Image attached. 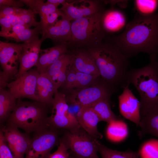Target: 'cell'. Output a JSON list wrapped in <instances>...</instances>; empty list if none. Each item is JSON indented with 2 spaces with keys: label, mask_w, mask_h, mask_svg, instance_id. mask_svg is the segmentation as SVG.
<instances>
[{
  "label": "cell",
  "mask_w": 158,
  "mask_h": 158,
  "mask_svg": "<svg viewBox=\"0 0 158 158\" xmlns=\"http://www.w3.org/2000/svg\"><path fill=\"white\" fill-rule=\"evenodd\" d=\"M101 23L107 35L118 33L124 30L127 24L124 13L121 10L113 8L103 11Z\"/></svg>",
  "instance_id": "obj_17"
},
{
  "label": "cell",
  "mask_w": 158,
  "mask_h": 158,
  "mask_svg": "<svg viewBox=\"0 0 158 158\" xmlns=\"http://www.w3.org/2000/svg\"><path fill=\"white\" fill-rule=\"evenodd\" d=\"M43 40L39 38L24 44L20 61L19 71L16 77H18L35 66L38 61L41 46Z\"/></svg>",
  "instance_id": "obj_16"
},
{
  "label": "cell",
  "mask_w": 158,
  "mask_h": 158,
  "mask_svg": "<svg viewBox=\"0 0 158 158\" xmlns=\"http://www.w3.org/2000/svg\"><path fill=\"white\" fill-rule=\"evenodd\" d=\"M68 149L61 138L57 150L49 156L48 158H70Z\"/></svg>",
  "instance_id": "obj_36"
},
{
  "label": "cell",
  "mask_w": 158,
  "mask_h": 158,
  "mask_svg": "<svg viewBox=\"0 0 158 158\" xmlns=\"http://www.w3.org/2000/svg\"><path fill=\"white\" fill-rule=\"evenodd\" d=\"M83 48L94 59L103 80L116 88L123 89L129 86L127 80L129 58L116 46L109 42H102Z\"/></svg>",
  "instance_id": "obj_2"
},
{
  "label": "cell",
  "mask_w": 158,
  "mask_h": 158,
  "mask_svg": "<svg viewBox=\"0 0 158 158\" xmlns=\"http://www.w3.org/2000/svg\"><path fill=\"white\" fill-rule=\"evenodd\" d=\"M139 152L141 158H158V140L151 139L146 142Z\"/></svg>",
  "instance_id": "obj_32"
},
{
  "label": "cell",
  "mask_w": 158,
  "mask_h": 158,
  "mask_svg": "<svg viewBox=\"0 0 158 158\" xmlns=\"http://www.w3.org/2000/svg\"><path fill=\"white\" fill-rule=\"evenodd\" d=\"M40 74L37 69H30L14 81L8 83L9 91L17 99L28 98L38 101L36 95L37 78Z\"/></svg>",
  "instance_id": "obj_11"
},
{
  "label": "cell",
  "mask_w": 158,
  "mask_h": 158,
  "mask_svg": "<svg viewBox=\"0 0 158 158\" xmlns=\"http://www.w3.org/2000/svg\"><path fill=\"white\" fill-rule=\"evenodd\" d=\"M66 0H48L46 2L52 4L57 6H58L59 5H62L65 3Z\"/></svg>",
  "instance_id": "obj_40"
},
{
  "label": "cell",
  "mask_w": 158,
  "mask_h": 158,
  "mask_svg": "<svg viewBox=\"0 0 158 158\" xmlns=\"http://www.w3.org/2000/svg\"><path fill=\"white\" fill-rule=\"evenodd\" d=\"M98 78L77 71L70 65L66 80L61 87L68 93L94 85Z\"/></svg>",
  "instance_id": "obj_20"
},
{
  "label": "cell",
  "mask_w": 158,
  "mask_h": 158,
  "mask_svg": "<svg viewBox=\"0 0 158 158\" xmlns=\"http://www.w3.org/2000/svg\"><path fill=\"white\" fill-rule=\"evenodd\" d=\"M0 129L14 158H25L30 142L29 135L22 133L17 128L6 125Z\"/></svg>",
  "instance_id": "obj_13"
},
{
  "label": "cell",
  "mask_w": 158,
  "mask_h": 158,
  "mask_svg": "<svg viewBox=\"0 0 158 158\" xmlns=\"http://www.w3.org/2000/svg\"><path fill=\"white\" fill-rule=\"evenodd\" d=\"M71 56L69 51L61 56L47 70L45 73L50 79L70 64Z\"/></svg>",
  "instance_id": "obj_31"
},
{
  "label": "cell",
  "mask_w": 158,
  "mask_h": 158,
  "mask_svg": "<svg viewBox=\"0 0 158 158\" xmlns=\"http://www.w3.org/2000/svg\"><path fill=\"white\" fill-rule=\"evenodd\" d=\"M0 158H14L2 130H0Z\"/></svg>",
  "instance_id": "obj_35"
},
{
  "label": "cell",
  "mask_w": 158,
  "mask_h": 158,
  "mask_svg": "<svg viewBox=\"0 0 158 158\" xmlns=\"http://www.w3.org/2000/svg\"><path fill=\"white\" fill-rule=\"evenodd\" d=\"M0 24L1 27L0 32H6L12 27L10 20L5 17H0Z\"/></svg>",
  "instance_id": "obj_39"
},
{
  "label": "cell",
  "mask_w": 158,
  "mask_h": 158,
  "mask_svg": "<svg viewBox=\"0 0 158 158\" xmlns=\"http://www.w3.org/2000/svg\"><path fill=\"white\" fill-rule=\"evenodd\" d=\"M17 99L9 90L0 89V122L1 124L6 122L15 109Z\"/></svg>",
  "instance_id": "obj_25"
},
{
  "label": "cell",
  "mask_w": 158,
  "mask_h": 158,
  "mask_svg": "<svg viewBox=\"0 0 158 158\" xmlns=\"http://www.w3.org/2000/svg\"><path fill=\"white\" fill-rule=\"evenodd\" d=\"M76 118L80 126L89 135L97 139L102 138V135L97 128L98 124L101 121L100 119L90 107H81Z\"/></svg>",
  "instance_id": "obj_21"
},
{
  "label": "cell",
  "mask_w": 158,
  "mask_h": 158,
  "mask_svg": "<svg viewBox=\"0 0 158 158\" xmlns=\"http://www.w3.org/2000/svg\"><path fill=\"white\" fill-rule=\"evenodd\" d=\"M59 131L49 127L33 133L25 158H48L52 149L59 144Z\"/></svg>",
  "instance_id": "obj_10"
},
{
  "label": "cell",
  "mask_w": 158,
  "mask_h": 158,
  "mask_svg": "<svg viewBox=\"0 0 158 158\" xmlns=\"http://www.w3.org/2000/svg\"><path fill=\"white\" fill-rule=\"evenodd\" d=\"M35 14H39L40 18L53 13L58 9L57 6L51 4L44 3L42 0H21Z\"/></svg>",
  "instance_id": "obj_28"
},
{
  "label": "cell",
  "mask_w": 158,
  "mask_h": 158,
  "mask_svg": "<svg viewBox=\"0 0 158 158\" xmlns=\"http://www.w3.org/2000/svg\"><path fill=\"white\" fill-rule=\"evenodd\" d=\"M42 32L40 25L33 29L18 25L13 26L6 32H0V35L8 40L28 43L39 38V35Z\"/></svg>",
  "instance_id": "obj_22"
},
{
  "label": "cell",
  "mask_w": 158,
  "mask_h": 158,
  "mask_svg": "<svg viewBox=\"0 0 158 158\" xmlns=\"http://www.w3.org/2000/svg\"><path fill=\"white\" fill-rule=\"evenodd\" d=\"M116 90L117 88L102 79L92 85L68 92L66 96L67 103L71 105L80 108L90 107L99 100L110 98Z\"/></svg>",
  "instance_id": "obj_7"
},
{
  "label": "cell",
  "mask_w": 158,
  "mask_h": 158,
  "mask_svg": "<svg viewBox=\"0 0 158 158\" xmlns=\"http://www.w3.org/2000/svg\"><path fill=\"white\" fill-rule=\"evenodd\" d=\"M98 152L102 158H139V152H121L111 149L100 143Z\"/></svg>",
  "instance_id": "obj_29"
},
{
  "label": "cell",
  "mask_w": 158,
  "mask_h": 158,
  "mask_svg": "<svg viewBox=\"0 0 158 158\" xmlns=\"http://www.w3.org/2000/svg\"><path fill=\"white\" fill-rule=\"evenodd\" d=\"M24 44L0 41V63L3 69L0 73V88L4 89L8 80L18 74Z\"/></svg>",
  "instance_id": "obj_8"
},
{
  "label": "cell",
  "mask_w": 158,
  "mask_h": 158,
  "mask_svg": "<svg viewBox=\"0 0 158 158\" xmlns=\"http://www.w3.org/2000/svg\"><path fill=\"white\" fill-rule=\"evenodd\" d=\"M71 22L65 15L42 35L41 39L43 41L50 39L55 45L64 43L69 44L71 39Z\"/></svg>",
  "instance_id": "obj_18"
},
{
  "label": "cell",
  "mask_w": 158,
  "mask_h": 158,
  "mask_svg": "<svg viewBox=\"0 0 158 158\" xmlns=\"http://www.w3.org/2000/svg\"><path fill=\"white\" fill-rule=\"evenodd\" d=\"M134 4L137 15L148 16L155 13L158 6V0H136Z\"/></svg>",
  "instance_id": "obj_30"
},
{
  "label": "cell",
  "mask_w": 158,
  "mask_h": 158,
  "mask_svg": "<svg viewBox=\"0 0 158 158\" xmlns=\"http://www.w3.org/2000/svg\"><path fill=\"white\" fill-rule=\"evenodd\" d=\"M105 10L71 22V39L69 48L90 47L102 42L107 35L101 23L102 15Z\"/></svg>",
  "instance_id": "obj_5"
},
{
  "label": "cell",
  "mask_w": 158,
  "mask_h": 158,
  "mask_svg": "<svg viewBox=\"0 0 158 158\" xmlns=\"http://www.w3.org/2000/svg\"><path fill=\"white\" fill-rule=\"evenodd\" d=\"M64 15L63 12L58 9L56 11L41 18L40 22L42 30V35L45 33L49 28L56 23L58 20V19L59 17L61 16L62 17Z\"/></svg>",
  "instance_id": "obj_33"
},
{
  "label": "cell",
  "mask_w": 158,
  "mask_h": 158,
  "mask_svg": "<svg viewBox=\"0 0 158 158\" xmlns=\"http://www.w3.org/2000/svg\"><path fill=\"white\" fill-rule=\"evenodd\" d=\"M35 15L29 9H25L20 8L16 16L23 21L27 27L30 28L31 26L35 27L40 25V22L36 21Z\"/></svg>",
  "instance_id": "obj_34"
},
{
  "label": "cell",
  "mask_w": 158,
  "mask_h": 158,
  "mask_svg": "<svg viewBox=\"0 0 158 158\" xmlns=\"http://www.w3.org/2000/svg\"><path fill=\"white\" fill-rule=\"evenodd\" d=\"M61 138L74 158H99L97 152L100 143L81 127L67 130Z\"/></svg>",
  "instance_id": "obj_6"
},
{
  "label": "cell",
  "mask_w": 158,
  "mask_h": 158,
  "mask_svg": "<svg viewBox=\"0 0 158 158\" xmlns=\"http://www.w3.org/2000/svg\"><path fill=\"white\" fill-rule=\"evenodd\" d=\"M18 8L0 6V17L10 15H15Z\"/></svg>",
  "instance_id": "obj_38"
},
{
  "label": "cell",
  "mask_w": 158,
  "mask_h": 158,
  "mask_svg": "<svg viewBox=\"0 0 158 158\" xmlns=\"http://www.w3.org/2000/svg\"><path fill=\"white\" fill-rule=\"evenodd\" d=\"M150 59L148 65L130 69L127 75L128 84H132L139 94L140 110L158 106V61L157 57Z\"/></svg>",
  "instance_id": "obj_4"
},
{
  "label": "cell",
  "mask_w": 158,
  "mask_h": 158,
  "mask_svg": "<svg viewBox=\"0 0 158 158\" xmlns=\"http://www.w3.org/2000/svg\"><path fill=\"white\" fill-rule=\"evenodd\" d=\"M128 86L124 88L118 97L119 111L125 118L139 126L141 119L140 103Z\"/></svg>",
  "instance_id": "obj_15"
},
{
  "label": "cell",
  "mask_w": 158,
  "mask_h": 158,
  "mask_svg": "<svg viewBox=\"0 0 158 158\" xmlns=\"http://www.w3.org/2000/svg\"><path fill=\"white\" fill-rule=\"evenodd\" d=\"M69 52L71 56L70 66L72 68L85 74L100 77L94 59L85 49H71Z\"/></svg>",
  "instance_id": "obj_14"
},
{
  "label": "cell",
  "mask_w": 158,
  "mask_h": 158,
  "mask_svg": "<svg viewBox=\"0 0 158 158\" xmlns=\"http://www.w3.org/2000/svg\"><path fill=\"white\" fill-rule=\"evenodd\" d=\"M57 90L45 73L40 74L37 78L36 88L38 102L48 106H51L54 95Z\"/></svg>",
  "instance_id": "obj_24"
},
{
  "label": "cell",
  "mask_w": 158,
  "mask_h": 158,
  "mask_svg": "<svg viewBox=\"0 0 158 158\" xmlns=\"http://www.w3.org/2000/svg\"><path fill=\"white\" fill-rule=\"evenodd\" d=\"M48 107L38 101L18 99L6 125L20 128L28 135L49 128Z\"/></svg>",
  "instance_id": "obj_3"
},
{
  "label": "cell",
  "mask_w": 158,
  "mask_h": 158,
  "mask_svg": "<svg viewBox=\"0 0 158 158\" xmlns=\"http://www.w3.org/2000/svg\"><path fill=\"white\" fill-rule=\"evenodd\" d=\"M128 58L143 52L158 54V13L148 16L136 15L121 34L106 38Z\"/></svg>",
  "instance_id": "obj_1"
},
{
  "label": "cell",
  "mask_w": 158,
  "mask_h": 158,
  "mask_svg": "<svg viewBox=\"0 0 158 158\" xmlns=\"http://www.w3.org/2000/svg\"><path fill=\"white\" fill-rule=\"evenodd\" d=\"M128 134L127 126L122 121L117 119L108 123L106 134L110 140L114 142L121 141L126 137Z\"/></svg>",
  "instance_id": "obj_26"
},
{
  "label": "cell",
  "mask_w": 158,
  "mask_h": 158,
  "mask_svg": "<svg viewBox=\"0 0 158 158\" xmlns=\"http://www.w3.org/2000/svg\"><path fill=\"white\" fill-rule=\"evenodd\" d=\"M24 5V4L21 0H0V6L21 8Z\"/></svg>",
  "instance_id": "obj_37"
},
{
  "label": "cell",
  "mask_w": 158,
  "mask_h": 158,
  "mask_svg": "<svg viewBox=\"0 0 158 158\" xmlns=\"http://www.w3.org/2000/svg\"><path fill=\"white\" fill-rule=\"evenodd\" d=\"M52 112L49 117L48 123L50 127L60 129L71 131L81 127L76 117L69 111L66 95L55 92L51 104Z\"/></svg>",
  "instance_id": "obj_9"
},
{
  "label": "cell",
  "mask_w": 158,
  "mask_h": 158,
  "mask_svg": "<svg viewBox=\"0 0 158 158\" xmlns=\"http://www.w3.org/2000/svg\"><path fill=\"white\" fill-rule=\"evenodd\" d=\"M141 135L150 134L158 138V106L140 110Z\"/></svg>",
  "instance_id": "obj_23"
},
{
  "label": "cell",
  "mask_w": 158,
  "mask_h": 158,
  "mask_svg": "<svg viewBox=\"0 0 158 158\" xmlns=\"http://www.w3.org/2000/svg\"><path fill=\"white\" fill-rule=\"evenodd\" d=\"M90 107L97 114L101 121H105L109 123L118 119L111 109L110 98L99 100Z\"/></svg>",
  "instance_id": "obj_27"
},
{
  "label": "cell",
  "mask_w": 158,
  "mask_h": 158,
  "mask_svg": "<svg viewBox=\"0 0 158 158\" xmlns=\"http://www.w3.org/2000/svg\"><path fill=\"white\" fill-rule=\"evenodd\" d=\"M69 44L64 43L41 49L35 66L40 74L45 73L48 68L62 55L69 51Z\"/></svg>",
  "instance_id": "obj_19"
},
{
  "label": "cell",
  "mask_w": 158,
  "mask_h": 158,
  "mask_svg": "<svg viewBox=\"0 0 158 158\" xmlns=\"http://www.w3.org/2000/svg\"><path fill=\"white\" fill-rule=\"evenodd\" d=\"M104 1L97 0H81L68 1L59 9L71 21L88 16L104 9Z\"/></svg>",
  "instance_id": "obj_12"
}]
</instances>
